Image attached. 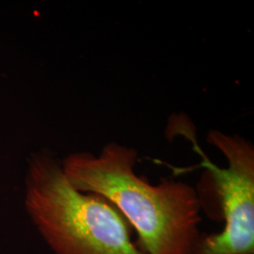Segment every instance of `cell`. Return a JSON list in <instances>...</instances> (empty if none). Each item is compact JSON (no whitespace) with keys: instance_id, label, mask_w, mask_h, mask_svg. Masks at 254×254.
Instances as JSON below:
<instances>
[{"instance_id":"6da1fadb","label":"cell","mask_w":254,"mask_h":254,"mask_svg":"<svg viewBox=\"0 0 254 254\" xmlns=\"http://www.w3.org/2000/svg\"><path fill=\"white\" fill-rule=\"evenodd\" d=\"M135 148L110 141L98 154L77 152L62 161L77 190L111 202L137 234L144 254H190L200 232V194L189 183L162 179L153 185L135 172Z\"/></svg>"},{"instance_id":"7a4b0ae2","label":"cell","mask_w":254,"mask_h":254,"mask_svg":"<svg viewBox=\"0 0 254 254\" xmlns=\"http://www.w3.org/2000/svg\"><path fill=\"white\" fill-rule=\"evenodd\" d=\"M25 208L52 254H144L118 209L100 195L75 190L49 152L30 156Z\"/></svg>"},{"instance_id":"3957f363","label":"cell","mask_w":254,"mask_h":254,"mask_svg":"<svg viewBox=\"0 0 254 254\" xmlns=\"http://www.w3.org/2000/svg\"><path fill=\"white\" fill-rule=\"evenodd\" d=\"M201 157L220 202L224 226L218 233H200L190 254H254V146L237 134L211 130L207 142L227 160V167L213 163L188 135Z\"/></svg>"}]
</instances>
